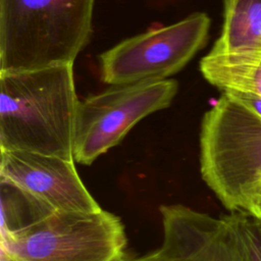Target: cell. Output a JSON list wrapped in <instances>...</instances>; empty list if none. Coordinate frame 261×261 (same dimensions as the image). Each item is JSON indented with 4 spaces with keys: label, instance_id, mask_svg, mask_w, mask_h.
<instances>
[{
    "label": "cell",
    "instance_id": "obj_1",
    "mask_svg": "<svg viewBox=\"0 0 261 261\" xmlns=\"http://www.w3.org/2000/svg\"><path fill=\"white\" fill-rule=\"evenodd\" d=\"M73 63L0 72V147L74 160Z\"/></svg>",
    "mask_w": 261,
    "mask_h": 261
},
{
    "label": "cell",
    "instance_id": "obj_9",
    "mask_svg": "<svg viewBox=\"0 0 261 261\" xmlns=\"http://www.w3.org/2000/svg\"><path fill=\"white\" fill-rule=\"evenodd\" d=\"M203 77L223 92H245L261 97V51L208 53L200 61Z\"/></svg>",
    "mask_w": 261,
    "mask_h": 261
},
{
    "label": "cell",
    "instance_id": "obj_11",
    "mask_svg": "<svg viewBox=\"0 0 261 261\" xmlns=\"http://www.w3.org/2000/svg\"><path fill=\"white\" fill-rule=\"evenodd\" d=\"M238 101H240L242 104H244L246 107L251 109L253 112L261 116V97L257 96L255 94L251 93H245V92H223Z\"/></svg>",
    "mask_w": 261,
    "mask_h": 261
},
{
    "label": "cell",
    "instance_id": "obj_10",
    "mask_svg": "<svg viewBox=\"0 0 261 261\" xmlns=\"http://www.w3.org/2000/svg\"><path fill=\"white\" fill-rule=\"evenodd\" d=\"M223 24L210 53L261 51V0H223Z\"/></svg>",
    "mask_w": 261,
    "mask_h": 261
},
{
    "label": "cell",
    "instance_id": "obj_4",
    "mask_svg": "<svg viewBox=\"0 0 261 261\" xmlns=\"http://www.w3.org/2000/svg\"><path fill=\"white\" fill-rule=\"evenodd\" d=\"M120 218L93 212L54 210L31 224L1 231V261H125Z\"/></svg>",
    "mask_w": 261,
    "mask_h": 261
},
{
    "label": "cell",
    "instance_id": "obj_13",
    "mask_svg": "<svg viewBox=\"0 0 261 261\" xmlns=\"http://www.w3.org/2000/svg\"><path fill=\"white\" fill-rule=\"evenodd\" d=\"M260 216H261V215H260Z\"/></svg>",
    "mask_w": 261,
    "mask_h": 261
},
{
    "label": "cell",
    "instance_id": "obj_3",
    "mask_svg": "<svg viewBox=\"0 0 261 261\" xmlns=\"http://www.w3.org/2000/svg\"><path fill=\"white\" fill-rule=\"evenodd\" d=\"M200 169L227 210L255 213L261 190V116L222 93L202 118Z\"/></svg>",
    "mask_w": 261,
    "mask_h": 261
},
{
    "label": "cell",
    "instance_id": "obj_8",
    "mask_svg": "<svg viewBox=\"0 0 261 261\" xmlns=\"http://www.w3.org/2000/svg\"><path fill=\"white\" fill-rule=\"evenodd\" d=\"M159 210L161 246L125 261H240L234 232L224 215L213 217L181 204L163 205Z\"/></svg>",
    "mask_w": 261,
    "mask_h": 261
},
{
    "label": "cell",
    "instance_id": "obj_5",
    "mask_svg": "<svg viewBox=\"0 0 261 261\" xmlns=\"http://www.w3.org/2000/svg\"><path fill=\"white\" fill-rule=\"evenodd\" d=\"M210 17L194 12L168 25H153L99 55L104 84L161 81L179 72L206 45Z\"/></svg>",
    "mask_w": 261,
    "mask_h": 261
},
{
    "label": "cell",
    "instance_id": "obj_6",
    "mask_svg": "<svg viewBox=\"0 0 261 261\" xmlns=\"http://www.w3.org/2000/svg\"><path fill=\"white\" fill-rule=\"evenodd\" d=\"M178 91L173 79L112 86L80 101L73 144L74 161L92 164L119 144L140 120L170 106Z\"/></svg>",
    "mask_w": 261,
    "mask_h": 261
},
{
    "label": "cell",
    "instance_id": "obj_2",
    "mask_svg": "<svg viewBox=\"0 0 261 261\" xmlns=\"http://www.w3.org/2000/svg\"><path fill=\"white\" fill-rule=\"evenodd\" d=\"M96 0H0V72L74 63Z\"/></svg>",
    "mask_w": 261,
    "mask_h": 261
},
{
    "label": "cell",
    "instance_id": "obj_7",
    "mask_svg": "<svg viewBox=\"0 0 261 261\" xmlns=\"http://www.w3.org/2000/svg\"><path fill=\"white\" fill-rule=\"evenodd\" d=\"M1 181L51 210L93 212L102 209L85 187L74 160L28 151L1 150Z\"/></svg>",
    "mask_w": 261,
    "mask_h": 261
},
{
    "label": "cell",
    "instance_id": "obj_12",
    "mask_svg": "<svg viewBox=\"0 0 261 261\" xmlns=\"http://www.w3.org/2000/svg\"><path fill=\"white\" fill-rule=\"evenodd\" d=\"M255 213L258 214V215H261V190H260V193H259V197H258V201H257Z\"/></svg>",
    "mask_w": 261,
    "mask_h": 261
}]
</instances>
